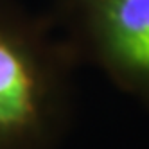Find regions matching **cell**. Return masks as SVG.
Instances as JSON below:
<instances>
[{"label":"cell","mask_w":149,"mask_h":149,"mask_svg":"<svg viewBox=\"0 0 149 149\" xmlns=\"http://www.w3.org/2000/svg\"><path fill=\"white\" fill-rule=\"evenodd\" d=\"M49 16L77 63L149 111V0H52Z\"/></svg>","instance_id":"obj_2"},{"label":"cell","mask_w":149,"mask_h":149,"mask_svg":"<svg viewBox=\"0 0 149 149\" xmlns=\"http://www.w3.org/2000/svg\"><path fill=\"white\" fill-rule=\"evenodd\" d=\"M79 65L50 16L0 0V149H56Z\"/></svg>","instance_id":"obj_1"}]
</instances>
